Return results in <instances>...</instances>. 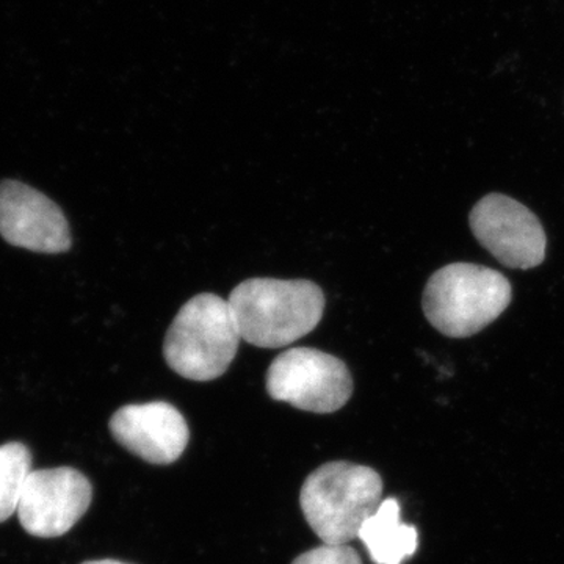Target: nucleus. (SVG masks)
<instances>
[{
	"instance_id": "nucleus-3",
	"label": "nucleus",
	"mask_w": 564,
	"mask_h": 564,
	"mask_svg": "<svg viewBox=\"0 0 564 564\" xmlns=\"http://www.w3.org/2000/svg\"><path fill=\"white\" fill-rule=\"evenodd\" d=\"M513 300L511 282L497 270L455 262L437 270L423 292V313L444 336L463 339L480 333Z\"/></svg>"
},
{
	"instance_id": "nucleus-7",
	"label": "nucleus",
	"mask_w": 564,
	"mask_h": 564,
	"mask_svg": "<svg viewBox=\"0 0 564 564\" xmlns=\"http://www.w3.org/2000/svg\"><path fill=\"white\" fill-rule=\"evenodd\" d=\"M91 499L90 481L73 467L32 470L17 513L32 536L58 538L80 521Z\"/></svg>"
},
{
	"instance_id": "nucleus-2",
	"label": "nucleus",
	"mask_w": 564,
	"mask_h": 564,
	"mask_svg": "<svg viewBox=\"0 0 564 564\" xmlns=\"http://www.w3.org/2000/svg\"><path fill=\"white\" fill-rule=\"evenodd\" d=\"M383 502V480L372 467L347 462L323 464L300 492L304 519L325 544L358 540L364 522Z\"/></svg>"
},
{
	"instance_id": "nucleus-4",
	"label": "nucleus",
	"mask_w": 564,
	"mask_h": 564,
	"mask_svg": "<svg viewBox=\"0 0 564 564\" xmlns=\"http://www.w3.org/2000/svg\"><path fill=\"white\" fill-rule=\"evenodd\" d=\"M240 340L242 336L228 300L199 293L174 317L163 343V356L180 377L212 381L229 369Z\"/></svg>"
},
{
	"instance_id": "nucleus-13",
	"label": "nucleus",
	"mask_w": 564,
	"mask_h": 564,
	"mask_svg": "<svg viewBox=\"0 0 564 564\" xmlns=\"http://www.w3.org/2000/svg\"><path fill=\"white\" fill-rule=\"evenodd\" d=\"M82 564H128V563L117 562V560H95V562H85Z\"/></svg>"
},
{
	"instance_id": "nucleus-8",
	"label": "nucleus",
	"mask_w": 564,
	"mask_h": 564,
	"mask_svg": "<svg viewBox=\"0 0 564 564\" xmlns=\"http://www.w3.org/2000/svg\"><path fill=\"white\" fill-rule=\"evenodd\" d=\"M0 236L13 247L44 254L70 248L69 226L61 207L17 181L0 182Z\"/></svg>"
},
{
	"instance_id": "nucleus-9",
	"label": "nucleus",
	"mask_w": 564,
	"mask_h": 564,
	"mask_svg": "<svg viewBox=\"0 0 564 564\" xmlns=\"http://www.w3.org/2000/svg\"><path fill=\"white\" fill-rule=\"evenodd\" d=\"M111 436L131 454L151 464H172L188 444L187 422L166 402L128 404L111 415Z\"/></svg>"
},
{
	"instance_id": "nucleus-12",
	"label": "nucleus",
	"mask_w": 564,
	"mask_h": 564,
	"mask_svg": "<svg viewBox=\"0 0 564 564\" xmlns=\"http://www.w3.org/2000/svg\"><path fill=\"white\" fill-rule=\"evenodd\" d=\"M292 564H362V560L348 544H323L296 556Z\"/></svg>"
},
{
	"instance_id": "nucleus-6",
	"label": "nucleus",
	"mask_w": 564,
	"mask_h": 564,
	"mask_svg": "<svg viewBox=\"0 0 564 564\" xmlns=\"http://www.w3.org/2000/svg\"><path fill=\"white\" fill-rule=\"evenodd\" d=\"M469 225L475 239L508 269L530 270L545 259L543 225L524 204L491 193L475 204Z\"/></svg>"
},
{
	"instance_id": "nucleus-11",
	"label": "nucleus",
	"mask_w": 564,
	"mask_h": 564,
	"mask_svg": "<svg viewBox=\"0 0 564 564\" xmlns=\"http://www.w3.org/2000/svg\"><path fill=\"white\" fill-rule=\"evenodd\" d=\"M31 473L32 454L28 445H0V522H6L17 513Z\"/></svg>"
},
{
	"instance_id": "nucleus-10",
	"label": "nucleus",
	"mask_w": 564,
	"mask_h": 564,
	"mask_svg": "<svg viewBox=\"0 0 564 564\" xmlns=\"http://www.w3.org/2000/svg\"><path fill=\"white\" fill-rule=\"evenodd\" d=\"M359 540L375 564H402L417 551L419 534L413 525L403 524L400 505L386 499L359 530Z\"/></svg>"
},
{
	"instance_id": "nucleus-1",
	"label": "nucleus",
	"mask_w": 564,
	"mask_h": 564,
	"mask_svg": "<svg viewBox=\"0 0 564 564\" xmlns=\"http://www.w3.org/2000/svg\"><path fill=\"white\" fill-rule=\"evenodd\" d=\"M245 343L261 348L288 347L317 328L325 293L313 281L251 278L229 295Z\"/></svg>"
},
{
	"instance_id": "nucleus-5",
	"label": "nucleus",
	"mask_w": 564,
	"mask_h": 564,
	"mask_svg": "<svg viewBox=\"0 0 564 564\" xmlns=\"http://www.w3.org/2000/svg\"><path fill=\"white\" fill-rule=\"evenodd\" d=\"M265 388L276 402L315 414L339 411L352 395L351 373L345 362L307 347L278 355L267 372Z\"/></svg>"
}]
</instances>
